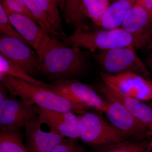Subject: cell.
Wrapping results in <instances>:
<instances>
[{"label":"cell","instance_id":"1","mask_svg":"<svg viewBox=\"0 0 152 152\" xmlns=\"http://www.w3.org/2000/svg\"><path fill=\"white\" fill-rule=\"evenodd\" d=\"M62 40L68 47L86 49L92 53L118 48H146L152 42V29L142 34H134L122 28L89 32L78 27L72 34L66 36Z\"/></svg>","mask_w":152,"mask_h":152},{"label":"cell","instance_id":"2","mask_svg":"<svg viewBox=\"0 0 152 152\" xmlns=\"http://www.w3.org/2000/svg\"><path fill=\"white\" fill-rule=\"evenodd\" d=\"M0 80L12 96L19 97L28 104L54 111L72 112L79 115L89 109L45 87L29 83L9 75L0 76Z\"/></svg>","mask_w":152,"mask_h":152},{"label":"cell","instance_id":"3","mask_svg":"<svg viewBox=\"0 0 152 152\" xmlns=\"http://www.w3.org/2000/svg\"><path fill=\"white\" fill-rule=\"evenodd\" d=\"M88 59L86 52L60 42L47 53L38 72L53 81L75 79L86 70Z\"/></svg>","mask_w":152,"mask_h":152},{"label":"cell","instance_id":"4","mask_svg":"<svg viewBox=\"0 0 152 152\" xmlns=\"http://www.w3.org/2000/svg\"><path fill=\"white\" fill-rule=\"evenodd\" d=\"M94 88L103 95L107 102L105 113L109 121L125 138L152 141V134L150 130L112 94L102 82L98 83Z\"/></svg>","mask_w":152,"mask_h":152},{"label":"cell","instance_id":"5","mask_svg":"<svg viewBox=\"0 0 152 152\" xmlns=\"http://www.w3.org/2000/svg\"><path fill=\"white\" fill-rule=\"evenodd\" d=\"M102 113L87 111L79 115L80 139L85 144L99 150L126 140Z\"/></svg>","mask_w":152,"mask_h":152},{"label":"cell","instance_id":"6","mask_svg":"<svg viewBox=\"0 0 152 152\" xmlns=\"http://www.w3.org/2000/svg\"><path fill=\"white\" fill-rule=\"evenodd\" d=\"M134 48H118L100 50L94 55L105 73L116 75L131 72L151 80L152 75L138 56Z\"/></svg>","mask_w":152,"mask_h":152},{"label":"cell","instance_id":"7","mask_svg":"<svg viewBox=\"0 0 152 152\" xmlns=\"http://www.w3.org/2000/svg\"><path fill=\"white\" fill-rule=\"evenodd\" d=\"M6 13L13 26L17 31L37 51L41 61L47 53L61 42L57 38H52L35 21L29 17L11 10L1 1Z\"/></svg>","mask_w":152,"mask_h":152},{"label":"cell","instance_id":"8","mask_svg":"<svg viewBox=\"0 0 152 152\" xmlns=\"http://www.w3.org/2000/svg\"><path fill=\"white\" fill-rule=\"evenodd\" d=\"M46 88L87 108L95 109L104 113L107 110V101L100 96L94 86L75 79L53 81L50 83L47 84Z\"/></svg>","mask_w":152,"mask_h":152},{"label":"cell","instance_id":"9","mask_svg":"<svg viewBox=\"0 0 152 152\" xmlns=\"http://www.w3.org/2000/svg\"><path fill=\"white\" fill-rule=\"evenodd\" d=\"M39 107L23 101L6 99L0 103V129L1 132L18 131L39 115Z\"/></svg>","mask_w":152,"mask_h":152},{"label":"cell","instance_id":"10","mask_svg":"<svg viewBox=\"0 0 152 152\" xmlns=\"http://www.w3.org/2000/svg\"><path fill=\"white\" fill-rule=\"evenodd\" d=\"M100 76L102 80L130 96L142 102L152 101V82L141 75L131 72L110 75L102 72Z\"/></svg>","mask_w":152,"mask_h":152},{"label":"cell","instance_id":"11","mask_svg":"<svg viewBox=\"0 0 152 152\" xmlns=\"http://www.w3.org/2000/svg\"><path fill=\"white\" fill-rule=\"evenodd\" d=\"M0 54L20 66L30 75L38 72L40 64L39 56L16 38L1 35Z\"/></svg>","mask_w":152,"mask_h":152},{"label":"cell","instance_id":"12","mask_svg":"<svg viewBox=\"0 0 152 152\" xmlns=\"http://www.w3.org/2000/svg\"><path fill=\"white\" fill-rule=\"evenodd\" d=\"M39 115L25 126L26 145L28 152H52L65 137L55 131L42 130V124Z\"/></svg>","mask_w":152,"mask_h":152},{"label":"cell","instance_id":"13","mask_svg":"<svg viewBox=\"0 0 152 152\" xmlns=\"http://www.w3.org/2000/svg\"><path fill=\"white\" fill-rule=\"evenodd\" d=\"M39 115L43 123L48 126L50 129L65 137L80 139V118L75 113L54 111L39 107Z\"/></svg>","mask_w":152,"mask_h":152},{"label":"cell","instance_id":"14","mask_svg":"<svg viewBox=\"0 0 152 152\" xmlns=\"http://www.w3.org/2000/svg\"><path fill=\"white\" fill-rule=\"evenodd\" d=\"M101 82L105 88L118 99L137 119L150 130L152 134V113L150 106L124 94L109 83L102 80Z\"/></svg>","mask_w":152,"mask_h":152},{"label":"cell","instance_id":"15","mask_svg":"<svg viewBox=\"0 0 152 152\" xmlns=\"http://www.w3.org/2000/svg\"><path fill=\"white\" fill-rule=\"evenodd\" d=\"M121 26L134 34L145 32L152 29L151 14L141 6L135 5L127 14Z\"/></svg>","mask_w":152,"mask_h":152},{"label":"cell","instance_id":"16","mask_svg":"<svg viewBox=\"0 0 152 152\" xmlns=\"http://www.w3.org/2000/svg\"><path fill=\"white\" fill-rule=\"evenodd\" d=\"M137 0H118L111 3L102 18L100 26L107 29L119 28Z\"/></svg>","mask_w":152,"mask_h":152},{"label":"cell","instance_id":"17","mask_svg":"<svg viewBox=\"0 0 152 152\" xmlns=\"http://www.w3.org/2000/svg\"><path fill=\"white\" fill-rule=\"evenodd\" d=\"M9 75L29 83L46 88L47 84L33 77L20 66L0 54V76Z\"/></svg>","mask_w":152,"mask_h":152},{"label":"cell","instance_id":"18","mask_svg":"<svg viewBox=\"0 0 152 152\" xmlns=\"http://www.w3.org/2000/svg\"><path fill=\"white\" fill-rule=\"evenodd\" d=\"M152 141L125 140L99 150L98 152H150Z\"/></svg>","mask_w":152,"mask_h":152},{"label":"cell","instance_id":"19","mask_svg":"<svg viewBox=\"0 0 152 152\" xmlns=\"http://www.w3.org/2000/svg\"><path fill=\"white\" fill-rule=\"evenodd\" d=\"M65 15L68 24L76 28L81 27L87 29L85 24V15L82 0H64Z\"/></svg>","mask_w":152,"mask_h":152},{"label":"cell","instance_id":"20","mask_svg":"<svg viewBox=\"0 0 152 152\" xmlns=\"http://www.w3.org/2000/svg\"><path fill=\"white\" fill-rule=\"evenodd\" d=\"M28 10L32 14L35 20L44 31L52 38L62 40L64 36L57 32L49 24L45 13L37 0H23Z\"/></svg>","mask_w":152,"mask_h":152},{"label":"cell","instance_id":"21","mask_svg":"<svg viewBox=\"0 0 152 152\" xmlns=\"http://www.w3.org/2000/svg\"><path fill=\"white\" fill-rule=\"evenodd\" d=\"M43 11L49 24L57 32L66 36L62 28L58 0H37Z\"/></svg>","mask_w":152,"mask_h":152},{"label":"cell","instance_id":"22","mask_svg":"<svg viewBox=\"0 0 152 152\" xmlns=\"http://www.w3.org/2000/svg\"><path fill=\"white\" fill-rule=\"evenodd\" d=\"M0 152H28L18 131L0 132Z\"/></svg>","mask_w":152,"mask_h":152},{"label":"cell","instance_id":"23","mask_svg":"<svg viewBox=\"0 0 152 152\" xmlns=\"http://www.w3.org/2000/svg\"><path fill=\"white\" fill-rule=\"evenodd\" d=\"M85 15L100 26L102 18L110 6V0H82Z\"/></svg>","mask_w":152,"mask_h":152},{"label":"cell","instance_id":"24","mask_svg":"<svg viewBox=\"0 0 152 152\" xmlns=\"http://www.w3.org/2000/svg\"><path fill=\"white\" fill-rule=\"evenodd\" d=\"M9 17L6 13L1 3H0V33L1 35H5L16 38L25 43L28 44L26 41L12 27Z\"/></svg>","mask_w":152,"mask_h":152},{"label":"cell","instance_id":"25","mask_svg":"<svg viewBox=\"0 0 152 152\" xmlns=\"http://www.w3.org/2000/svg\"><path fill=\"white\" fill-rule=\"evenodd\" d=\"M77 140L65 138L52 152H86L84 148L78 143Z\"/></svg>","mask_w":152,"mask_h":152},{"label":"cell","instance_id":"26","mask_svg":"<svg viewBox=\"0 0 152 152\" xmlns=\"http://www.w3.org/2000/svg\"><path fill=\"white\" fill-rule=\"evenodd\" d=\"M13 11L26 16L36 22L32 14L28 10L23 0H1Z\"/></svg>","mask_w":152,"mask_h":152},{"label":"cell","instance_id":"27","mask_svg":"<svg viewBox=\"0 0 152 152\" xmlns=\"http://www.w3.org/2000/svg\"><path fill=\"white\" fill-rule=\"evenodd\" d=\"M135 5L141 6L151 14L152 0H137Z\"/></svg>","mask_w":152,"mask_h":152},{"label":"cell","instance_id":"28","mask_svg":"<svg viewBox=\"0 0 152 152\" xmlns=\"http://www.w3.org/2000/svg\"><path fill=\"white\" fill-rule=\"evenodd\" d=\"M8 90L7 88L2 83H1L0 85V103L2 102L4 100L6 99L7 98V94Z\"/></svg>","mask_w":152,"mask_h":152},{"label":"cell","instance_id":"29","mask_svg":"<svg viewBox=\"0 0 152 152\" xmlns=\"http://www.w3.org/2000/svg\"><path fill=\"white\" fill-rule=\"evenodd\" d=\"M146 62L147 65L148 66L150 70L152 72V53L147 58Z\"/></svg>","mask_w":152,"mask_h":152},{"label":"cell","instance_id":"30","mask_svg":"<svg viewBox=\"0 0 152 152\" xmlns=\"http://www.w3.org/2000/svg\"><path fill=\"white\" fill-rule=\"evenodd\" d=\"M60 8L64 12L65 9L64 0H58Z\"/></svg>","mask_w":152,"mask_h":152},{"label":"cell","instance_id":"31","mask_svg":"<svg viewBox=\"0 0 152 152\" xmlns=\"http://www.w3.org/2000/svg\"><path fill=\"white\" fill-rule=\"evenodd\" d=\"M146 49L148 50L151 51L152 53V42L149 44L148 45L146 48Z\"/></svg>","mask_w":152,"mask_h":152},{"label":"cell","instance_id":"32","mask_svg":"<svg viewBox=\"0 0 152 152\" xmlns=\"http://www.w3.org/2000/svg\"><path fill=\"white\" fill-rule=\"evenodd\" d=\"M151 102H150L148 104L150 106V107H151V109L152 110V101H151Z\"/></svg>","mask_w":152,"mask_h":152},{"label":"cell","instance_id":"33","mask_svg":"<svg viewBox=\"0 0 152 152\" xmlns=\"http://www.w3.org/2000/svg\"><path fill=\"white\" fill-rule=\"evenodd\" d=\"M117 1H118V0H110V2L111 3H113Z\"/></svg>","mask_w":152,"mask_h":152},{"label":"cell","instance_id":"34","mask_svg":"<svg viewBox=\"0 0 152 152\" xmlns=\"http://www.w3.org/2000/svg\"><path fill=\"white\" fill-rule=\"evenodd\" d=\"M151 17H152V12L151 13Z\"/></svg>","mask_w":152,"mask_h":152}]
</instances>
